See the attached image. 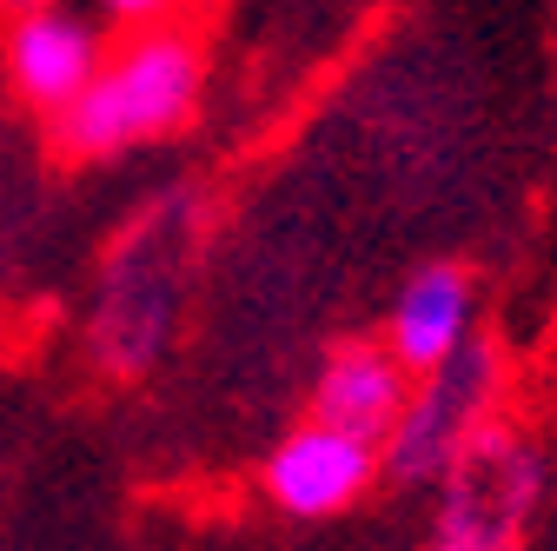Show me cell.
Masks as SVG:
<instances>
[{
  "label": "cell",
  "mask_w": 557,
  "mask_h": 551,
  "mask_svg": "<svg viewBox=\"0 0 557 551\" xmlns=\"http://www.w3.org/2000/svg\"><path fill=\"white\" fill-rule=\"evenodd\" d=\"M438 492L445 499L425 551H518L544 492V458L518 426L484 419L471 445L451 458V472L438 478Z\"/></svg>",
  "instance_id": "obj_2"
},
{
  "label": "cell",
  "mask_w": 557,
  "mask_h": 551,
  "mask_svg": "<svg viewBox=\"0 0 557 551\" xmlns=\"http://www.w3.org/2000/svg\"><path fill=\"white\" fill-rule=\"evenodd\" d=\"M379 478H385V445L325 419H306L265 452V499L286 518H338L366 505Z\"/></svg>",
  "instance_id": "obj_4"
},
{
  "label": "cell",
  "mask_w": 557,
  "mask_h": 551,
  "mask_svg": "<svg viewBox=\"0 0 557 551\" xmlns=\"http://www.w3.org/2000/svg\"><path fill=\"white\" fill-rule=\"evenodd\" d=\"M100 8H107L120 27H160V21L180 8V0H100Z\"/></svg>",
  "instance_id": "obj_9"
},
{
  "label": "cell",
  "mask_w": 557,
  "mask_h": 551,
  "mask_svg": "<svg viewBox=\"0 0 557 551\" xmlns=\"http://www.w3.org/2000/svg\"><path fill=\"white\" fill-rule=\"evenodd\" d=\"M199 87H206V53L186 27H133V40H120L100 74L87 81V94L53 113V147L66 160H113L133 147L173 140V133L199 113Z\"/></svg>",
  "instance_id": "obj_1"
},
{
  "label": "cell",
  "mask_w": 557,
  "mask_h": 551,
  "mask_svg": "<svg viewBox=\"0 0 557 551\" xmlns=\"http://www.w3.org/2000/svg\"><path fill=\"white\" fill-rule=\"evenodd\" d=\"M173 319H180L173 266H153L147 246H126V259L107 272V293L94 306V359L113 379H139L166 353Z\"/></svg>",
  "instance_id": "obj_5"
},
{
  "label": "cell",
  "mask_w": 557,
  "mask_h": 551,
  "mask_svg": "<svg viewBox=\"0 0 557 551\" xmlns=\"http://www.w3.org/2000/svg\"><path fill=\"white\" fill-rule=\"evenodd\" d=\"M498 399H505V353L492 339H465L445 366L411 379L398 426L385 432V472L398 486H438L451 458L471 445V432L498 419Z\"/></svg>",
  "instance_id": "obj_3"
},
{
  "label": "cell",
  "mask_w": 557,
  "mask_h": 551,
  "mask_svg": "<svg viewBox=\"0 0 557 551\" xmlns=\"http://www.w3.org/2000/svg\"><path fill=\"white\" fill-rule=\"evenodd\" d=\"M465 339H478V293H471V272L451 259L418 266L411 280L392 299V326H385V346L405 359V372H432L445 366Z\"/></svg>",
  "instance_id": "obj_8"
},
{
  "label": "cell",
  "mask_w": 557,
  "mask_h": 551,
  "mask_svg": "<svg viewBox=\"0 0 557 551\" xmlns=\"http://www.w3.org/2000/svg\"><path fill=\"white\" fill-rule=\"evenodd\" d=\"M0 60H8V87L34 107V113H66L87 81L100 74V34L81 21V14H66V8H34V14H14L8 21V47H0Z\"/></svg>",
  "instance_id": "obj_6"
},
{
  "label": "cell",
  "mask_w": 557,
  "mask_h": 551,
  "mask_svg": "<svg viewBox=\"0 0 557 551\" xmlns=\"http://www.w3.org/2000/svg\"><path fill=\"white\" fill-rule=\"evenodd\" d=\"M34 8H53V0H0V14H8V21L14 14H34Z\"/></svg>",
  "instance_id": "obj_10"
},
{
  "label": "cell",
  "mask_w": 557,
  "mask_h": 551,
  "mask_svg": "<svg viewBox=\"0 0 557 551\" xmlns=\"http://www.w3.org/2000/svg\"><path fill=\"white\" fill-rule=\"evenodd\" d=\"M405 399H411V372L385 339H345V346H332L325 366L312 372V419L366 432L379 445L398 426Z\"/></svg>",
  "instance_id": "obj_7"
}]
</instances>
